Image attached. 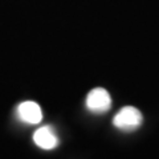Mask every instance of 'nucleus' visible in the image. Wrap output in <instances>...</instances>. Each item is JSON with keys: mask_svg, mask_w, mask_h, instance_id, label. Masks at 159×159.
I'll use <instances>...</instances> for the list:
<instances>
[{"mask_svg": "<svg viewBox=\"0 0 159 159\" xmlns=\"http://www.w3.org/2000/svg\"><path fill=\"white\" fill-rule=\"evenodd\" d=\"M111 106V98L107 90L102 88H96L89 92L86 97V107L93 113L107 111Z\"/></svg>", "mask_w": 159, "mask_h": 159, "instance_id": "nucleus-2", "label": "nucleus"}, {"mask_svg": "<svg viewBox=\"0 0 159 159\" xmlns=\"http://www.w3.org/2000/svg\"><path fill=\"white\" fill-rule=\"evenodd\" d=\"M114 126L123 131H134L141 126L142 114L137 107L126 106L121 109L113 119Z\"/></svg>", "mask_w": 159, "mask_h": 159, "instance_id": "nucleus-1", "label": "nucleus"}, {"mask_svg": "<svg viewBox=\"0 0 159 159\" xmlns=\"http://www.w3.org/2000/svg\"><path fill=\"white\" fill-rule=\"evenodd\" d=\"M17 117L20 121H23L25 123L36 125V123L41 122L43 110L39 106V103L33 101H25L17 106Z\"/></svg>", "mask_w": 159, "mask_h": 159, "instance_id": "nucleus-3", "label": "nucleus"}, {"mask_svg": "<svg viewBox=\"0 0 159 159\" xmlns=\"http://www.w3.org/2000/svg\"><path fill=\"white\" fill-rule=\"evenodd\" d=\"M33 141L36 146L43 148V150H52L58 143L56 133L51 126H43L37 129L33 134Z\"/></svg>", "mask_w": 159, "mask_h": 159, "instance_id": "nucleus-4", "label": "nucleus"}]
</instances>
